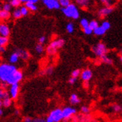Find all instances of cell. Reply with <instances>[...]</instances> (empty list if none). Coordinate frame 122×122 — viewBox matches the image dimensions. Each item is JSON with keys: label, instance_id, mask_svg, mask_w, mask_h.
I'll use <instances>...</instances> for the list:
<instances>
[{"label": "cell", "instance_id": "1", "mask_svg": "<svg viewBox=\"0 0 122 122\" xmlns=\"http://www.w3.org/2000/svg\"><path fill=\"white\" fill-rule=\"evenodd\" d=\"M0 78L8 85L19 83L23 78L22 72L16 69L14 64H0Z\"/></svg>", "mask_w": 122, "mask_h": 122}, {"label": "cell", "instance_id": "2", "mask_svg": "<svg viewBox=\"0 0 122 122\" xmlns=\"http://www.w3.org/2000/svg\"><path fill=\"white\" fill-rule=\"evenodd\" d=\"M61 11H62L63 14L66 17L72 18V19H74V20H77L79 18V17H80L79 10L75 4L70 3L68 6L61 8Z\"/></svg>", "mask_w": 122, "mask_h": 122}, {"label": "cell", "instance_id": "3", "mask_svg": "<svg viewBox=\"0 0 122 122\" xmlns=\"http://www.w3.org/2000/svg\"><path fill=\"white\" fill-rule=\"evenodd\" d=\"M65 44V41L62 38L54 40L46 48V52L48 56H54L57 53L58 49L63 47Z\"/></svg>", "mask_w": 122, "mask_h": 122}, {"label": "cell", "instance_id": "4", "mask_svg": "<svg viewBox=\"0 0 122 122\" xmlns=\"http://www.w3.org/2000/svg\"><path fill=\"white\" fill-rule=\"evenodd\" d=\"M63 118V113H62V109H55L52 110L49 115H48L46 118V121L47 122H59L62 121Z\"/></svg>", "mask_w": 122, "mask_h": 122}, {"label": "cell", "instance_id": "5", "mask_svg": "<svg viewBox=\"0 0 122 122\" xmlns=\"http://www.w3.org/2000/svg\"><path fill=\"white\" fill-rule=\"evenodd\" d=\"M93 53L97 57H101L103 55H105L108 52V49L107 46L103 43H98L97 44L95 45L92 48Z\"/></svg>", "mask_w": 122, "mask_h": 122}, {"label": "cell", "instance_id": "6", "mask_svg": "<svg viewBox=\"0 0 122 122\" xmlns=\"http://www.w3.org/2000/svg\"><path fill=\"white\" fill-rule=\"evenodd\" d=\"M62 113H63V118L64 120H69L71 118L72 116L77 113V110L73 107L67 106L65 107L63 109H62Z\"/></svg>", "mask_w": 122, "mask_h": 122}, {"label": "cell", "instance_id": "7", "mask_svg": "<svg viewBox=\"0 0 122 122\" xmlns=\"http://www.w3.org/2000/svg\"><path fill=\"white\" fill-rule=\"evenodd\" d=\"M9 96L12 99H16L20 92V86L19 83H15L10 85L9 88Z\"/></svg>", "mask_w": 122, "mask_h": 122}, {"label": "cell", "instance_id": "8", "mask_svg": "<svg viewBox=\"0 0 122 122\" xmlns=\"http://www.w3.org/2000/svg\"><path fill=\"white\" fill-rule=\"evenodd\" d=\"M43 3L46 8L50 10L59 9L61 7L58 0H43Z\"/></svg>", "mask_w": 122, "mask_h": 122}, {"label": "cell", "instance_id": "9", "mask_svg": "<svg viewBox=\"0 0 122 122\" xmlns=\"http://www.w3.org/2000/svg\"><path fill=\"white\" fill-rule=\"evenodd\" d=\"M113 11H114V8L112 7H112H107V6H105L104 8H102L99 10L98 16L101 18L106 17L108 15L110 14Z\"/></svg>", "mask_w": 122, "mask_h": 122}, {"label": "cell", "instance_id": "10", "mask_svg": "<svg viewBox=\"0 0 122 122\" xmlns=\"http://www.w3.org/2000/svg\"><path fill=\"white\" fill-rule=\"evenodd\" d=\"M80 76L83 81H89L92 77V71L90 69H85L81 71Z\"/></svg>", "mask_w": 122, "mask_h": 122}, {"label": "cell", "instance_id": "11", "mask_svg": "<svg viewBox=\"0 0 122 122\" xmlns=\"http://www.w3.org/2000/svg\"><path fill=\"white\" fill-rule=\"evenodd\" d=\"M10 30L8 26L5 23H0V35L5 37H9Z\"/></svg>", "mask_w": 122, "mask_h": 122}, {"label": "cell", "instance_id": "12", "mask_svg": "<svg viewBox=\"0 0 122 122\" xmlns=\"http://www.w3.org/2000/svg\"><path fill=\"white\" fill-rule=\"evenodd\" d=\"M18 54H19L20 58H21L22 60H28L30 58V54L28 51L24 50H21V49H19V50H16Z\"/></svg>", "mask_w": 122, "mask_h": 122}, {"label": "cell", "instance_id": "13", "mask_svg": "<svg viewBox=\"0 0 122 122\" xmlns=\"http://www.w3.org/2000/svg\"><path fill=\"white\" fill-rule=\"evenodd\" d=\"M10 17V11H5L2 9L0 11V20H8L9 18Z\"/></svg>", "mask_w": 122, "mask_h": 122}, {"label": "cell", "instance_id": "14", "mask_svg": "<svg viewBox=\"0 0 122 122\" xmlns=\"http://www.w3.org/2000/svg\"><path fill=\"white\" fill-rule=\"evenodd\" d=\"M19 58H20L19 54H18V52L16 51H15L10 56L9 62L10 64H15V63H16L18 62V61H19Z\"/></svg>", "mask_w": 122, "mask_h": 122}, {"label": "cell", "instance_id": "15", "mask_svg": "<svg viewBox=\"0 0 122 122\" xmlns=\"http://www.w3.org/2000/svg\"><path fill=\"white\" fill-rule=\"evenodd\" d=\"M69 102L71 105H76V104H78V103H81V99L79 98V97L76 94H72L70 96Z\"/></svg>", "mask_w": 122, "mask_h": 122}, {"label": "cell", "instance_id": "16", "mask_svg": "<svg viewBox=\"0 0 122 122\" xmlns=\"http://www.w3.org/2000/svg\"><path fill=\"white\" fill-rule=\"evenodd\" d=\"M106 30L103 29L101 26H98L97 28H95L94 30H93V33L96 36H101V35H103L105 33H106Z\"/></svg>", "mask_w": 122, "mask_h": 122}, {"label": "cell", "instance_id": "17", "mask_svg": "<svg viewBox=\"0 0 122 122\" xmlns=\"http://www.w3.org/2000/svg\"><path fill=\"white\" fill-rule=\"evenodd\" d=\"M75 1L81 8H88L90 5V0H75Z\"/></svg>", "mask_w": 122, "mask_h": 122}, {"label": "cell", "instance_id": "18", "mask_svg": "<svg viewBox=\"0 0 122 122\" xmlns=\"http://www.w3.org/2000/svg\"><path fill=\"white\" fill-rule=\"evenodd\" d=\"M25 5L28 8V9L30 11H36L37 10V6L36 5V3L30 2V1H27L25 2Z\"/></svg>", "mask_w": 122, "mask_h": 122}, {"label": "cell", "instance_id": "19", "mask_svg": "<svg viewBox=\"0 0 122 122\" xmlns=\"http://www.w3.org/2000/svg\"><path fill=\"white\" fill-rule=\"evenodd\" d=\"M11 104H12V98L10 97H7L5 98L2 99V106L8 108L10 106Z\"/></svg>", "mask_w": 122, "mask_h": 122}, {"label": "cell", "instance_id": "20", "mask_svg": "<svg viewBox=\"0 0 122 122\" xmlns=\"http://www.w3.org/2000/svg\"><path fill=\"white\" fill-rule=\"evenodd\" d=\"M100 58H101V62H103V63L107 64H112V59L110 58L109 57H108V56H107V54L103 55V56H101Z\"/></svg>", "mask_w": 122, "mask_h": 122}, {"label": "cell", "instance_id": "21", "mask_svg": "<svg viewBox=\"0 0 122 122\" xmlns=\"http://www.w3.org/2000/svg\"><path fill=\"white\" fill-rule=\"evenodd\" d=\"M8 42H9L8 37H5V36L0 35V46H6L8 44Z\"/></svg>", "mask_w": 122, "mask_h": 122}, {"label": "cell", "instance_id": "22", "mask_svg": "<svg viewBox=\"0 0 122 122\" xmlns=\"http://www.w3.org/2000/svg\"><path fill=\"white\" fill-rule=\"evenodd\" d=\"M54 72V68L52 66H50V67H48V68H46V69H44L43 70H42L41 73L42 75H51L52 73Z\"/></svg>", "mask_w": 122, "mask_h": 122}, {"label": "cell", "instance_id": "23", "mask_svg": "<svg viewBox=\"0 0 122 122\" xmlns=\"http://www.w3.org/2000/svg\"><path fill=\"white\" fill-rule=\"evenodd\" d=\"M66 29L68 33L69 34H72L75 31V26H74V24L72 23H69L68 24L66 25Z\"/></svg>", "mask_w": 122, "mask_h": 122}, {"label": "cell", "instance_id": "24", "mask_svg": "<svg viewBox=\"0 0 122 122\" xmlns=\"http://www.w3.org/2000/svg\"><path fill=\"white\" fill-rule=\"evenodd\" d=\"M35 50L36 52L39 53V54H41L44 51V46H43V44H40V43H39V44H37L35 46Z\"/></svg>", "mask_w": 122, "mask_h": 122}, {"label": "cell", "instance_id": "25", "mask_svg": "<svg viewBox=\"0 0 122 122\" xmlns=\"http://www.w3.org/2000/svg\"><path fill=\"white\" fill-rule=\"evenodd\" d=\"M7 97H10L9 96V92L8 91H6L5 89H2L1 87H0V99H3Z\"/></svg>", "mask_w": 122, "mask_h": 122}, {"label": "cell", "instance_id": "26", "mask_svg": "<svg viewBox=\"0 0 122 122\" xmlns=\"http://www.w3.org/2000/svg\"><path fill=\"white\" fill-rule=\"evenodd\" d=\"M13 17L15 18V19H20V18H21L22 17L21 12H20V10L19 8H17V9L14 11V12H13Z\"/></svg>", "mask_w": 122, "mask_h": 122}, {"label": "cell", "instance_id": "27", "mask_svg": "<svg viewBox=\"0 0 122 122\" xmlns=\"http://www.w3.org/2000/svg\"><path fill=\"white\" fill-rule=\"evenodd\" d=\"M89 22L88 21L87 19H86V18H83V19H81L80 21V25L82 29H84L89 26Z\"/></svg>", "mask_w": 122, "mask_h": 122}, {"label": "cell", "instance_id": "28", "mask_svg": "<svg viewBox=\"0 0 122 122\" xmlns=\"http://www.w3.org/2000/svg\"><path fill=\"white\" fill-rule=\"evenodd\" d=\"M22 2L20 0H10V4L11 5L12 7H20V5H21Z\"/></svg>", "mask_w": 122, "mask_h": 122}, {"label": "cell", "instance_id": "29", "mask_svg": "<svg viewBox=\"0 0 122 122\" xmlns=\"http://www.w3.org/2000/svg\"><path fill=\"white\" fill-rule=\"evenodd\" d=\"M20 12H21V14H22V16H26L29 13V10L28 9V8L26 7L25 5L22 6V7L20 8Z\"/></svg>", "mask_w": 122, "mask_h": 122}, {"label": "cell", "instance_id": "30", "mask_svg": "<svg viewBox=\"0 0 122 122\" xmlns=\"http://www.w3.org/2000/svg\"><path fill=\"white\" fill-rule=\"evenodd\" d=\"M98 26H99L98 23H97V21H96V20H92V21H90V22L89 23V26L92 29V30H94L95 28H97Z\"/></svg>", "mask_w": 122, "mask_h": 122}, {"label": "cell", "instance_id": "31", "mask_svg": "<svg viewBox=\"0 0 122 122\" xmlns=\"http://www.w3.org/2000/svg\"><path fill=\"white\" fill-rule=\"evenodd\" d=\"M103 29H104L106 31H107V30H109V29H110L111 27V24L110 23H109V21H103L102 23H101V25Z\"/></svg>", "mask_w": 122, "mask_h": 122}, {"label": "cell", "instance_id": "32", "mask_svg": "<svg viewBox=\"0 0 122 122\" xmlns=\"http://www.w3.org/2000/svg\"><path fill=\"white\" fill-rule=\"evenodd\" d=\"M58 1L60 6L63 8L66 7V6H68L71 3V0H58Z\"/></svg>", "mask_w": 122, "mask_h": 122}, {"label": "cell", "instance_id": "33", "mask_svg": "<svg viewBox=\"0 0 122 122\" xmlns=\"http://www.w3.org/2000/svg\"><path fill=\"white\" fill-rule=\"evenodd\" d=\"M101 2L107 7H112L113 4V0H101Z\"/></svg>", "mask_w": 122, "mask_h": 122}, {"label": "cell", "instance_id": "34", "mask_svg": "<svg viewBox=\"0 0 122 122\" xmlns=\"http://www.w3.org/2000/svg\"><path fill=\"white\" fill-rule=\"evenodd\" d=\"M83 30L84 34L86 35H92V34L93 33V30L89 26L87 27H86V28L83 29Z\"/></svg>", "mask_w": 122, "mask_h": 122}, {"label": "cell", "instance_id": "35", "mask_svg": "<svg viewBox=\"0 0 122 122\" xmlns=\"http://www.w3.org/2000/svg\"><path fill=\"white\" fill-rule=\"evenodd\" d=\"M81 112H82L83 114H84V115H87V114L89 113L90 109H89V108L88 106H81Z\"/></svg>", "mask_w": 122, "mask_h": 122}, {"label": "cell", "instance_id": "36", "mask_svg": "<svg viewBox=\"0 0 122 122\" xmlns=\"http://www.w3.org/2000/svg\"><path fill=\"white\" fill-rule=\"evenodd\" d=\"M81 70H79V69L74 70L72 71V73H71V76L77 78L78 76H80V75H81Z\"/></svg>", "mask_w": 122, "mask_h": 122}, {"label": "cell", "instance_id": "37", "mask_svg": "<svg viewBox=\"0 0 122 122\" xmlns=\"http://www.w3.org/2000/svg\"><path fill=\"white\" fill-rule=\"evenodd\" d=\"M112 110L115 112H118L121 110V106L118 104H113L112 106Z\"/></svg>", "mask_w": 122, "mask_h": 122}, {"label": "cell", "instance_id": "38", "mask_svg": "<svg viewBox=\"0 0 122 122\" xmlns=\"http://www.w3.org/2000/svg\"><path fill=\"white\" fill-rule=\"evenodd\" d=\"M11 5L10 3H5L3 5H2V9L3 10H5V11H10L11 10Z\"/></svg>", "mask_w": 122, "mask_h": 122}, {"label": "cell", "instance_id": "39", "mask_svg": "<svg viewBox=\"0 0 122 122\" xmlns=\"http://www.w3.org/2000/svg\"><path fill=\"white\" fill-rule=\"evenodd\" d=\"M77 81V78L76 77H73V76H71L69 80V83L71 84V85H74Z\"/></svg>", "mask_w": 122, "mask_h": 122}, {"label": "cell", "instance_id": "40", "mask_svg": "<svg viewBox=\"0 0 122 122\" xmlns=\"http://www.w3.org/2000/svg\"><path fill=\"white\" fill-rule=\"evenodd\" d=\"M46 37L45 36H41V37L39 38V40H38V41H39V43H40V44H43L44 43L46 42Z\"/></svg>", "mask_w": 122, "mask_h": 122}, {"label": "cell", "instance_id": "41", "mask_svg": "<svg viewBox=\"0 0 122 122\" xmlns=\"http://www.w3.org/2000/svg\"><path fill=\"white\" fill-rule=\"evenodd\" d=\"M32 121H34V122H44V121H46V120H44L43 118H35V119H32Z\"/></svg>", "mask_w": 122, "mask_h": 122}, {"label": "cell", "instance_id": "42", "mask_svg": "<svg viewBox=\"0 0 122 122\" xmlns=\"http://www.w3.org/2000/svg\"><path fill=\"white\" fill-rule=\"evenodd\" d=\"M23 121L24 122H31L32 118H30V117H25V118H23Z\"/></svg>", "mask_w": 122, "mask_h": 122}, {"label": "cell", "instance_id": "43", "mask_svg": "<svg viewBox=\"0 0 122 122\" xmlns=\"http://www.w3.org/2000/svg\"><path fill=\"white\" fill-rule=\"evenodd\" d=\"M5 52V46H0V54H2Z\"/></svg>", "mask_w": 122, "mask_h": 122}, {"label": "cell", "instance_id": "44", "mask_svg": "<svg viewBox=\"0 0 122 122\" xmlns=\"http://www.w3.org/2000/svg\"><path fill=\"white\" fill-rule=\"evenodd\" d=\"M83 87L86 88L89 87V81H83Z\"/></svg>", "mask_w": 122, "mask_h": 122}, {"label": "cell", "instance_id": "45", "mask_svg": "<svg viewBox=\"0 0 122 122\" xmlns=\"http://www.w3.org/2000/svg\"><path fill=\"white\" fill-rule=\"evenodd\" d=\"M27 1H30V2H32L36 3L38 1H40V0H27ZM27 1H26V2H27ZM42 1H43V0H42Z\"/></svg>", "mask_w": 122, "mask_h": 122}, {"label": "cell", "instance_id": "46", "mask_svg": "<svg viewBox=\"0 0 122 122\" xmlns=\"http://www.w3.org/2000/svg\"><path fill=\"white\" fill-rule=\"evenodd\" d=\"M2 115H3V110H2V107H0V117H1Z\"/></svg>", "mask_w": 122, "mask_h": 122}, {"label": "cell", "instance_id": "47", "mask_svg": "<svg viewBox=\"0 0 122 122\" xmlns=\"http://www.w3.org/2000/svg\"><path fill=\"white\" fill-rule=\"evenodd\" d=\"M19 114H20V111L19 110H16L15 111V115H19Z\"/></svg>", "mask_w": 122, "mask_h": 122}, {"label": "cell", "instance_id": "48", "mask_svg": "<svg viewBox=\"0 0 122 122\" xmlns=\"http://www.w3.org/2000/svg\"><path fill=\"white\" fill-rule=\"evenodd\" d=\"M2 106V100L0 99V107Z\"/></svg>", "mask_w": 122, "mask_h": 122}, {"label": "cell", "instance_id": "49", "mask_svg": "<svg viewBox=\"0 0 122 122\" xmlns=\"http://www.w3.org/2000/svg\"><path fill=\"white\" fill-rule=\"evenodd\" d=\"M120 61H121V62L122 63V55L120 56Z\"/></svg>", "mask_w": 122, "mask_h": 122}, {"label": "cell", "instance_id": "50", "mask_svg": "<svg viewBox=\"0 0 122 122\" xmlns=\"http://www.w3.org/2000/svg\"><path fill=\"white\" fill-rule=\"evenodd\" d=\"M20 1H21L22 2H25L27 1V0H20Z\"/></svg>", "mask_w": 122, "mask_h": 122}, {"label": "cell", "instance_id": "51", "mask_svg": "<svg viewBox=\"0 0 122 122\" xmlns=\"http://www.w3.org/2000/svg\"><path fill=\"white\" fill-rule=\"evenodd\" d=\"M2 9V5H0V11H1Z\"/></svg>", "mask_w": 122, "mask_h": 122}, {"label": "cell", "instance_id": "52", "mask_svg": "<svg viewBox=\"0 0 122 122\" xmlns=\"http://www.w3.org/2000/svg\"><path fill=\"white\" fill-rule=\"evenodd\" d=\"M1 82H2V80H1V78H0V83H1Z\"/></svg>", "mask_w": 122, "mask_h": 122}, {"label": "cell", "instance_id": "53", "mask_svg": "<svg viewBox=\"0 0 122 122\" xmlns=\"http://www.w3.org/2000/svg\"><path fill=\"white\" fill-rule=\"evenodd\" d=\"M121 112H122V106H121Z\"/></svg>", "mask_w": 122, "mask_h": 122}, {"label": "cell", "instance_id": "54", "mask_svg": "<svg viewBox=\"0 0 122 122\" xmlns=\"http://www.w3.org/2000/svg\"><path fill=\"white\" fill-rule=\"evenodd\" d=\"M121 54H122V49H121Z\"/></svg>", "mask_w": 122, "mask_h": 122}]
</instances>
